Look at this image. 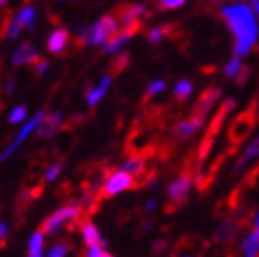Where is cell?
Listing matches in <instances>:
<instances>
[{
  "instance_id": "cell-1",
  "label": "cell",
  "mask_w": 259,
  "mask_h": 257,
  "mask_svg": "<svg viewBox=\"0 0 259 257\" xmlns=\"http://www.w3.org/2000/svg\"><path fill=\"white\" fill-rule=\"evenodd\" d=\"M221 17L225 19L228 30L235 35L234 54L243 57L257 40V24L246 4H230L221 8Z\"/></svg>"
},
{
  "instance_id": "cell-2",
  "label": "cell",
  "mask_w": 259,
  "mask_h": 257,
  "mask_svg": "<svg viewBox=\"0 0 259 257\" xmlns=\"http://www.w3.org/2000/svg\"><path fill=\"white\" fill-rule=\"evenodd\" d=\"M83 217H87L81 206L77 202L75 204H66L63 208H59L57 211H54L50 217L46 219L45 223L40 224V232L48 233V235H55L61 230L66 232H77L81 226Z\"/></svg>"
},
{
  "instance_id": "cell-3",
  "label": "cell",
  "mask_w": 259,
  "mask_h": 257,
  "mask_svg": "<svg viewBox=\"0 0 259 257\" xmlns=\"http://www.w3.org/2000/svg\"><path fill=\"white\" fill-rule=\"evenodd\" d=\"M255 121H257V99H254L246 110L237 114L234 121L228 127V149L232 153H237V149L246 142L250 133L254 131Z\"/></svg>"
},
{
  "instance_id": "cell-4",
  "label": "cell",
  "mask_w": 259,
  "mask_h": 257,
  "mask_svg": "<svg viewBox=\"0 0 259 257\" xmlns=\"http://www.w3.org/2000/svg\"><path fill=\"white\" fill-rule=\"evenodd\" d=\"M116 31H118V20H116V17L112 13L105 15L96 24H92L90 28L81 31L79 37L75 39V48L81 50L85 48V46H100L103 42H107Z\"/></svg>"
},
{
  "instance_id": "cell-5",
  "label": "cell",
  "mask_w": 259,
  "mask_h": 257,
  "mask_svg": "<svg viewBox=\"0 0 259 257\" xmlns=\"http://www.w3.org/2000/svg\"><path fill=\"white\" fill-rule=\"evenodd\" d=\"M135 188H136L135 177L120 169V171H112L110 177L103 182V186H101V189H100V197H101V200H109V198H112L114 195H118V193L127 191V189H135Z\"/></svg>"
},
{
  "instance_id": "cell-6",
  "label": "cell",
  "mask_w": 259,
  "mask_h": 257,
  "mask_svg": "<svg viewBox=\"0 0 259 257\" xmlns=\"http://www.w3.org/2000/svg\"><path fill=\"white\" fill-rule=\"evenodd\" d=\"M246 224H248L246 215H241V217L226 215L219 223V226L215 228V233H213L215 241L219 242V244H232L235 241V237L239 235L241 230L246 228Z\"/></svg>"
},
{
  "instance_id": "cell-7",
  "label": "cell",
  "mask_w": 259,
  "mask_h": 257,
  "mask_svg": "<svg viewBox=\"0 0 259 257\" xmlns=\"http://www.w3.org/2000/svg\"><path fill=\"white\" fill-rule=\"evenodd\" d=\"M112 15L116 17L118 24L127 26L135 20H144L142 17H151V13H147V8L144 4H129V2H123V4L116 6L112 10Z\"/></svg>"
},
{
  "instance_id": "cell-8",
  "label": "cell",
  "mask_w": 259,
  "mask_h": 257,
  "mask_svg": "<svg viewBox=\"0 0 259 257\" xmlns=\"http://www.w3.org/2000/svg\"><path fill=\"white\" fill-rule=\"evenodd\" d=\"M219 98H221V89H219V87H208V89H206L204 92L199 96V99H197V103H195L191 114L204 119L206 114L213 109L215 103L219 101Z\"/></svg>"
},
{
  "instance_id": "cell-9",
  "label": "cell",
  "mask_w": 259,
  "mask_h": 257,
  "mask_svg": "<svg viewBox=\"0 0 259 257\" xmlns=\"http://www.w3.org/2000/svg\"><path fill=\"white\" fill-rule=\"evenodd\" d=\"M63 114L57 110V112H50V114H45L42 119L39 121L37 125V138H52L57 134V131L61 128L63 125Z\"/></svg>"
},
{
  "instance_id": "cell-10",
  "label": "cell",
  "mask_w": 259,
  "mask_h": 257,
  "mask_svg": "<svg viewBox=\"0 0 259 257\" xmlns=\"http://www.w3.org/2000/svg\"><path fill=\"white\" fill-rule=\"evenodd\" d=\"M45 114H46L45 110H39V112L35 114L33 118H31L30 121H28V123H26L24 127H22V131L19 133V136L15 138V142H13V144H11L10 147L6 149L4 153L0 154V160H8V158L11 156V154L15 153L17 149H19V145L22 144V142H24V140L31 134V131H33V128H37V125H39V121L42 119V116H45Z\"/></svg>"
},
{
  "instance_id": "cell-11",
  "label": "cell",
  "mask_w": 259,
  "mask_h": 257,
  "mask_svg": "<svg viewBox=\"0 0 259 257\" xmlns=\"http://www.w3.org/2000/svg\"><path fill=\"white\" fill-rule=\"evenodd\" d=\"M202 123H204V119L199 118V116H193V114H190V118L186 119H180L179 123L175 125V136L179 140H188L191 138L197 131H199L200 127H202Z\"/></svg>"
},
{
  "instance_id": "cell-12",
  "label": "cell",
  "mask_w": 259,
  "mask_h": 257,
  "mask_svg": "<svg viewBox=\"0 0 259 257\" xmlns=\"http://www.w3.org/2000/svg\"><path fill=\"white\" fill-rule=\"evenodd\" d=\"M70 45V31L66 28H57L48 39V52L54 55H63Z\"/></svg>"
},
{
  "instance_id": "cell-13",
  "label": "cell",
  "mask_w": 259,
  "mask_h": 257,
  "mask_svg": "<svg viewBox=\"0 0 259 257\" xmlns=\"http://www.w3.org/2000/svg\"><path fill=\"white\" fill-rule=\"evenodd\" d=\"M39 57L40 55L37 54V50L33 48L31 42H22V45L17 48L15 54H13V57H11V63L15 64V66H22V64H30L31 66Z\"/></svg>"
},
{
  "instance_id": "cell-14",
  "label": "cell",
  "mask_w": 259,
  "mask_h": 257,
  "mask_svg": "<svg viewBox=\"0 0 259 257\" xmlns=\"http://www.w3.org/2000/svg\"><path fill=\"white\" fill-rule=\"evenodd\" d=\"M79 230H81V233H83V241H85V244L89 248L90 246H105V241L101 239L100 232H98V228L90 223L89 217H83Z\"/></svg>"
},
{
  "instance_id": "cell-15",
  "label": "cell",
  "mask_w": 259,
  "mask_h": 257,
  "mask_svg": "<svg viewBox=\"0 0 259 257\" xmlns=\"http://www.w3.org/2000/svg\"><path fill=\"white\" fill-rule=\"evenodd\" d=\"M110 79H112V77L107 74V75H103V79L96 84L94 89H92V87H87V103H89L90 109H94L96 105L101 101V98L107 94V90H109V84H110Z\"/></svg>"
},
{
  "instance_id": "cell-16",
  "label": "cell",
  "mask_w": 259,
  "mask_h": 257,
  "mask_svg": "<svg viewBox=\"0 0 259 257\" xmlns=\"http://www.w3.org/2000/svg\"><path fill=\"white\" fill-rule=\"evenodd\" d=\"M120 169L125 171V173L136 177V175H140L142 171L147 169V160H145L144 156H140V154H129V158L121 163Z\"/></svg>"
},
{
  "instance_id": "cell-17",
  "label": "cell",
  "mask_w": 259,
  "mask_h": 257,
  "mask_svg": "<svg viewBox=\"0 0 259 257\" xmlns=\"http://www.w3.org/2000/svg\"><path fill=\"white\" fill-rule=\"evenodd\" d=\"M129 63H131V55L127 54V52H123V54H118L114 59L110 61V64H109V75H110V77H114V75H120L123 70H127Z\"/></svg>"
},
{
  "instance_id": "cell-18",
  "label": "cell",
  "mask_w": 259,
  "mask_h": 257,
  "mask_svg": "<svg viewBox=\"0 0 259 257\" xmlns=\"http://www.w3.org/2000/svg\"><path fill=\"white\" fill-rule=\"evenodd\" d=\"M243 255L244 257H259V233L252 232L248 233V237L243 241Z\"/></svg>"
},
{
  "instance_id": "cell-19",
  "label": "cell",
  "mask_w": 259,
  "mask_h": 257,
  "mask_svg": "<svg viewBox=\"0 0 259 257\" xmlns=\"http://www.w3.org/2000/svg\"><path fill=\"white\" fill-rule=\"evenodd\" d=\"M42 244H45V235L42 232H35L33 237L30 241V246H28V257H42Z\"/></svg>"
},
{
  "instance_id": "cell-20",
  "label": "cell",
  "mask_w": 259,
  "mask_h": 257,
  "mask_svg": "<svg viewBox=\"0 0 259 257\" xmlns=\"http://www.w3.org/2000/svg\"><path fill=\"white\" fill-rule=\"evenodd\" d=\"M191 92H193V83L188 79H180L179 83L175 84V90H173V96L179 101H184V99H188L191 96Z\"/></svg>"
},
{
  "instance_id": "cell-21",
  "label": "cell",
  "mask_w": 259,
  "mask_h": 257,
  "mask_svg": "<svg viewBox=\"0 0 259 257\" xmlns=\"http://www.w3.org/2000/svg\"><path fill=\"white\" fill-rule=\"evenodd\" d=\"M19 22L22 24L24 30H33V24H35V10L30 8V6H26L24 10L20 11L19 15H17Z\"/></svg>"
},
{
  "instance_id": "cell-22",
  "label": "cell",
  "mask_w": 259,
  "mask_h": 257,
  "mask_svg": "<svg viewBox=\"0 0 259 257\" xmlns=\"http://www.w3.org/2000/svg\"><path fill=\"white\" fill-rule=\"evenodd\" d=\"M11 20H13L11 10H0V39L8 37V30H10L11 26Z\"/></svg>"
},
{
  "instance_id": "cell-23",
  "label": "cell",
  "mask_w": 259,
  "mask_h": 257,
  "mask_svg": "<svg viewBox=\"0 0 259 257\" xmlns=\"http://www.w3.org/2000/svg\"><path fill=\"white\" fill-rule=\"evenodd\" d=\"M241 66H243V64H241L239 57H232V59L228 61V64L225 66V75L228 79H235V75L239 74Z\"/></svg>"
},
{
  "instance_id": "cell-24",
  "label": "cell",
  "mask_w": 259,
  "mask_h": 257,
  "mask_svg": "<svg viewBox=\"0 0 259 257\" xmlns=\"http://www.w3.org/2000/svg\"><path fill=\"white\" fill-rule=\"evenodd\" d=\"M186 4V0H156V10L158 11H169L182 8Z\"/></svg>"
},
{
  "instance_id": "cell-25",
  "label": "cell",
  "mask_w": 259,
  "mask_h": 257,
  "mask_svg": "<svg viewBox=\"0 0 259 257\" xmlns=\"http://www.w3.org/2000/svg\"><path fill=\"white\" fill-rule=\"evenodd\" d=\"M70 250H72V246H70L68 242H59V244L52 246V250L48 252V257H65Z\"/></svg>"
},
{
  "instance_id": "cell-26",
  "label": "cell",
  "mask_w": 259,
  "mask_h": 257,
  "mask_svg": "<svg viewBox=\"0 0 259 257\" xmlns=\"http://www.w3.org/2000/svg\"><path fill=\"white\" fill-rule=\"evenodd\" d=\"M147 39H149L151 45H158L160 40L165 39V31H164V24L158 26V28H153V30H149V33H147Z\"/></svg>"
},
{
  "instance_id": "cell-27",
  "label": "cell",
  "mask_w": 259,
  "mask_h": 257,
  "mask_svg": "<svg viewBox=\"0 0 259 257\" xmlns=\"http://www.w3.org/2000/svg\"><path fill=\"white\" fill-rule=\"evenodd\" d=\"M164 89H165V81H162V79L153 81V83L149 84V89H147V94H145V99H144V101H147V99L153 98V96L160 94V92H162Z\"/></svg>"
},
{
  "instance_id": "cell-28",
  "label": "cell",
  "mask_w": 259,
  "mask_h": 257,
  "mask_svg": "<svg viewBox=\"0 0 259 257\" xmlns=\"http://www.w3.org/2000/svg\"><path fill=\"white\" fill-rule=\"evenodd\" d=\"M250 74H252V68L250 66H246V64H243L241 66V70H239V74L235 75V84L237 87H244L246 84V81H248V77H250Z\"/></svg>"
},
{
  "instance_id": "cell-29",
  "label": "cell",
  "mask_w": 259,
  "mask_h": 257,
  "mask_svg": "<svg viewBox=\"0 0 259 257\" xmlns=\"http://www.w3.org/2000/svg\"><path fill=\"white\" fill-rule=\"evenodd\" d=\"M61 171H63V162H55L54 165H50L46 171V182H54L55 178L61 175Z\"/></svg>"
},
{
  "instance_id": "cell-30",
  "label": "cell",
  "mask_w": 259,
  "mask_h": 257,
  "mask_svg": "<svg viewBox=\"0 0 259 257\" xmlns=\"http://www.w3.org/2000/svg\"><path fill=\"white\" fill-rule=\"evenodd\" d=\"M22 30H24V28H22V24H20L19 19L15 17V19L11 20L10 30H8V39H17V37L22 33Z\"/></svg>"
},
{
  "instance_id": "cell-31",
  "label": "cell",
  "mask_w": 259,
  "mask_h": 257,
  "mask_svg": "<svg viewBox=\"0 0 259 257\" xmlns=\"http://www.w3.org/2000/svg\"><path fill=\"white\" fill-rule=\"evenodd\" d=\"M26 116V107L24 105H19V107H15L13 109V112H11L10 116V123H19V121H22Z\"/></svg>"
},
{
  "instance_id": "cell-32",
  "label": "cell",
  "mask_w": 259,
  "mask_h": 257,
  "mask_svg": "<svg viewBox=\"0 0 259 257\" xmlns=\"http://www.w3.org/2000/svg\"><path fill=\"white\" fill-rule=\"evenodd\" d=\"M83 123H85V116H83V114H74V118L70 119L63 128H65V131H72V128L79 127V125H83Z\"/></svg>"
},
{
  "instance_id": "cell-33",
  "label": "cell",
  "mask_w": 259,
  "mask_h": 257,
  "mask_svg": "<svg viewBox=\"0 0 259 257\" xmlns=\"http://www.w3.org/2000/svg\"><path fill=\"white\" fill-rule=\"evenodd\" d=\"M31 68L35 70V74H37V75H42L46 72V68H48V61L42 59V57H39V59L31 64Z\"/></svg>"
},
{
  "instance_id": "cell-34",
  "label": "cell",
  "mask_w": 259,
  "mask_h": 257,
  "mask_svg": "<svg viewBox=\"0 0 259 257\" xmlns=\"http://www.w3.org/2000/svg\"><path fill=\"white\" fill-rule=\"evenodd\" d=\"M87 257H112L103 250V246H90L87 250Z\"/></svg>"
},
{
  "instance_id": "cell-35",
  "label": "cell",
  "mask_w": 259,
  "mask_h": 257,
  "mask_svg": "<svg viewBox=\"0 0 259 257\" xmlns=\"http://www.w3.org/2000/svg\"><path fill=\"white\" fill-rule=\"evenodd\" d=\"M165 250H167V241H164V239H162V241H155V242H153V253H155V255L164 253Z\"/></svg>"
},
{
  "instance_id": "cell-36",
  "label": "cell",
  "mask_w": 259,
  "mask_h": 257,
  "mask_svg": "<svg viewBox=\"0 0 259 257\" xmlns=\"http://www.w3.org/2000/svg\"><path fill=\"white\" fill-rule=\"evenodd\" d=\"M55 193H57L61 198L72 197V188H70V182H63V184H61V188L57 189Z\"/></svg>"
},
{
  "instance_id": "cell-37",
  "label": "cell",
  "mask_w": 259,
  "mask_h": 257,
  "mask_svg": "<svg viewBox=\"0 0 259 257\" xmlns=\"http://www.w3.org/2000/svg\"><path fill=\"white\" fill-rule=\"evenodd\" d=\"M8 235H10V232H8V226H6L4 223H0V250L8 244Z\"/></svg>"
},
{
  "instance_id": "cell-38",
  "label": "cell",
  "mask_w": 259,
  "mask_h": 257,
  "mask_svg": "<svg viewBox=\"0 0 259 257\" xmlns=\"http://www.w3.org/2000/svg\"><path fill=\"white\" fill-rule=\"evenodd\" d=\"M13 90H15V79H10L6 84V94H11Z\"/></svg>"
},
{
  "instance_id": "cell-39",
  "label": "cell",
  "mask_w": 259,
  "mask_h": 257,
  "mask_svg": "<svg viewBox=\"0 0 259 257\" xmlns=\"http://www.w3.org/2000/svg\"><path fill=\"white\" fill-rule=\"evenodd\" d=\"M254 232L259 233V211L254 215Z\"/></svg>"
},
{
  "instance_id": "cell-40",
  "label": "cell",
  "mask_w": 259,
  "mask_h": 257,
  "mask_svg": "<svg viewBox=\"0 0 259 257\" xmlns=\"http://www.w3.org/2000/svg\"><path fill=\"white\" fill-rule=\"evenodd\" d=\"M250 6L254 8V11L257 13V17H259V0H250Z\"/></svg>"
},
{
  "instance_id": "cell-41",
  "label": "cell",
  "mask_w": 259,
  "mask_h": 257,
  "mask_svg": "<svg viewBox=\"0 0 259 257\" xmlns=\"http://www.w3.org/2000/svg\"><path fill=\"white\" fill-rule=\"evenodd\" d=\"M155 206H156V204H155V200H149V204H147V211H153V209H155Z\"/></svg>"
},
{
  "instance_id": "cell-42",
  "label": "cell",
  "mask_w": 259,
  "mask_h": 257,
  "mask_svg": "<svg viewBox=\"0 0 259 257\" xmlns=\"http://www.w3.org/2000/svg\"><path fill=\"white\" fill-rule=\"evenodd\" d=\"M8 4V0H0V8H2V6H6Z\"/></svg>"
},
{
  "instance_id": "cell-43",
  "label": "cell",
  "mask_w": 259,
  "mask_h": 257,
  "mask_svg": "<svg viewBox=\"0 0 259 257\" xmlns=\"http://www.w3.org/2000/svg\"><path fill=\"white\" fill-rule=\"evenodd\" d=\"M257 118H259V101H257Z\"/></svg>"
},
{
  "instance_id": "cell-44",
  "label": "cell",
  "mask_w": 259,
  "mask_h": 257,
  "mask_svg": "<svg viewBox=\"0 0 259 257\" xmlns=\"http://www.w3.org/2000/svg\"><path fill=\"white\" fill-rule=\"evenodd\" d=\"M182 257H191V255H182Z\"/></svg>"
}]
</instances>
